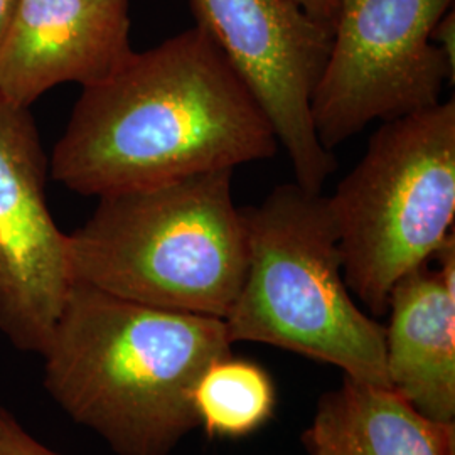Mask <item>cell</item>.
<instances>
[{
	"label": "cell",
	"mask_w": 455,
	"mask_h": 455,
	"mask_svg": "<svg viewBox=\"0 0 455 455\" xmlns=\"http://www.w3.org/2000/svg\"><path fill=\"white\" fill-rule=\"evenodd\" d=\"M272 124L201 28L135 52L83 88L51 156L82 196L124 193L274 157Z\"/></svg>",
	"instance_id": "1"
},
{
	"label": "cell",
	"mask_w": 455,
	"mask_h": 455,
	"mask_svg": "<svg viewBox=\"0 0 455 455\" xmlns=\"http://www.w3.org/2000/svg\"><path fill=\"white\" fill-rule=\"evenodd\" d=\"M231 346L225 319L75 282L41 355L44 387L115 454L169 455L201 427L196 387Z\"/></svg>",
	"instance_id": "2"
},
{
	"label": "cell",
	"mask_w": 455,
	"mask_h": 455,
	"mask_svg": "<svg viewBox=\"0 0 455 455\" xmlns=\"http://www.w3.org/2000/svg\"><path fill=\"white\" fill-rule=\"evenodd\" d=\"M233 171L98 197L69 238L75 282L161 309L225 319L243 285L248 238Z\"/></svg>",
	"instance_id": "3"
},
{
	"label": "cell",
	"mask_w": 455,
	"mask_h": 455,
	"mask_svg": "<svg viewBox=\"0 0 455 455\" xmlns=\"http://www.w3.org/2000/svg\"><path fill=\"white\" fill-rule=\"evenodd\" d=\"M243 210L248 265L225 317L231 342H263L391 388L385 325L359 307L342 272L327 197L282 184Z\"/></svg>",
	"instance_id": "4"
},
{
	"label": "cell",
	"mask_w": 455,
	"mask_h": 455,
	"mask_svg": "<svg viewBox=\"0 0 455 455\" xmlns=\"http://www.w3.org/2000/svg\"><path fill=\"white\" fill-rule=\"evenodd\" d=\"M327 206L344 280L373 315L393 285L430 260L455 218V101L381 122Z\"/></svg>",
	"instance_id": "5"
},
{
	"label": "cell",
	"mask_w": 455,
	"mask_h": 455,
	"mask_svg": "<svg viewBox=\"0 0 455 455\" xmlns=\"http://www.w3.org/2000/svg\"><path fill=\"white\" fill-rule=\"evenodd\" d=\"M454 0H339L310 112L329 152L373 122L440 103L455 65L432 41Z\"/></svg>",
	"instance_id": "6"
},
{
	"label": "cell",
	"mask_w": 455,
	"mask_h": 455,
	"mask_svg": "<svg viewBox=\"0 0 455 455\" xmlns=\"http://www.w3.org/2000/svg\"><path fill=\"white\" fill-rule=\"evenodd\" d=\"M196 26L221 49L287 150L295 182L321 193L336 169L321 144L310 103L332 33L292 0H189Z\"/></svg>",
	"instance_id": "7"
},
{
	"label": "cell",
	"mask_w": 455,
	"mask_h": 455,
	"mask_svg": "<svg viewBox=\"0 0 455 455\" xmlns=\"http://www.w3.org/2000/svg\"><path fill=\"white\" fill-rule=\"evenodd\" d=\"M48 159L29 108L0 98V332L43 355L75 278L46 203Z\"/></svg>",
	"instance_id": "8"
},
{
	"label": "cell",
	"mask_w": 455,
	"mask_h": 455,
	"mask_svg": "<svg viewBox=\"0 0 455 455\" xmlns=\"http://www.w3.org/2000/svg\"><path fill=\"white\" fill-rule=\"evenodd\" d=\"M132 51L129 0H19L0 41V98L29 108L58 84H97Z\"/></svg>",
	"instance_id": "9"
},
{
	"label": "cell",
	"mask_w": 455,
	"mask_h": 455,
	"mask_svg": "<svg viewBox=\"0 0 455 455\" xmlns=\"http://www.w3.org/2000/svg\"><path fill=\"white\" fill-rule=\"evenodd\" d=\"M391 289L385 325L391 390L428 420L455 423V236Z\"/></svg>",
	"instance_id": "10"
},
{
	"label": "cell",
	"mask_w": 455,
	"mask_h": 455,
	"mask_svg": "<svg viewBox=\"0 0 455 455\" xmlns=\"http://www.w3.org/2000/svg\"><path fill=\"white\" fill-rule=\"evenodd\" d=\"M302 442L307 455H455V423L428 420L391 388L344 376L319 400Z\"/></svg>",
	"instance_id": "11"
},
{
	"label": "cell",
	"mask_w": 455,
	"mask_h": 455,
	"mask_svg": "<svg viewBox=\"0 0 455 455\" xmlns=\"http://www.w3.org/2000/svg\"><path fill=\"white\" fill-rule=\"evenodd\" d=\"M275 402L268 373L233 355L212 364L195 391L199 422L214 437H243L259 430L272 417Z\"/></svg>",
	"instance_id": "12"
},
{
	"label": "cell",
	"mask_w": 455,
	"mask_h": 455,
	"mask_svg": "<svg viewBox=\"0 0 455 455\" xmlns=\"http://www.w3.org/2000/svg\"><path fill=\"white\" fill-rule=\"evenodd\" d=\"M0 455L63 454L34 439L9 410L0 405Z\"/></svg>",
	"instance_id": "13"
},
{
	"label": "cell",
	"mask_w": 455,
	"mask_h": 455,
	"mask_svg": "<svg viewBox=\"0 0 455 455\" xmlns=\"http://www.w3.org/2000/svg\"><path fill=\"white\" fill-rule=\"evenodd\" d=\"M307 16L317 24L324 26L331 33L336 26V17L339 11V0H292Z\"/></svg>",
	"instance_id": "14"
},
{
	"label": "cell",
	"mask_w": 455,
	"mask_h": 455,
	"mask_svg": "<svg viewBox=\"0 0 455 455\" xmlns=\"http://www.w3.org/2000/svg\"><path fill=\"white\" fill-rule=\"evenodd\" d=\"M432 41L442 49L447 60L455 65V16L454 9H451L440 19L432 33Z\"/></svg>",
	"instance_id": "15"
},
{
	"label": "cell",
	"mask_w": 455,
	"mask_h": 455,
	"mask_svg": "<svg viewBox=\"0 0 455 455\" xmlns=\"http://www.w3.org/2000/svg\"><path fill=\"white\" fill-rule=\"evenodd\" d=\"M17 2L19 0H0V41L16 12Z\"/></svg>",
	"instance_id": "16"
}]
</instances>
